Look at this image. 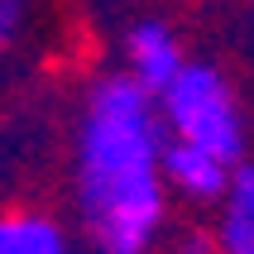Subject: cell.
<instances>
[{
    "label": "cell",
    "instance_id": "6da1fadb",
    "mask_svg": "<svg viewBox=\"0 0 254 254\" xmlns=\"http://www.w3.org/2000/svg\"><path fill=\"white\" fill-rule=\"evenodd\" d=\"M163 139L154 91L129 72H101L86 86L77 149H72V192L77 221L96 254H149L168 226V183H163Z\"/></svg>",
    "mask_w": 254,
    "mask_h": 254
},
{
    "label": "cell",
    "instance_id": "7a4b0ae2",
    "mask_svg": "<svg viewBox=\"0 0 254 254\" xmlns=\"http://www.w3.org/2000/svg\"><path fill=\"white\" fill-rule=\"evenodd\" d=\"M154 101L168 139L201 144V149L221 154L226 163H245V106L235 96V82L221 67L187 58L183 72Z\"/></svg>",
    "mask_w": 254,
    "mask_h": 254
},
{
    "label": "cell",
    "instance_id": "3957f363",
    "mask_svg": "<svg viewBox=\"0 0 254 254\" xmlns=\"http://www.w3.org/2000/svg\"><path fill=\"white\" fill-rule=\"evenodd\" d=\"M230 173H235V163H226L221 154L201 149V144L163 139V183H168V192H178L183 201L216 206L221 192L230 187Z\"/></svg>",
    "mask_w": 254,
    "mask_h": 254
},
{
    "label": "cell",
    "instance_id": "277c9868",
    "mask_svg": "<svg viewBox=\"0 0 254 254\" xmlns=\"http://www.w3.org/2000/svg\"><path fill=\"white\" fill-rule=\"evenodd\" d=\"M187 63V48L183 39L173 34V24H163V19H139V24H129L125 34V67L134 82L144 86V91H163V86L183 72Z\"/></svg>",
    "mask_w": 254,
    "mask_h": 254
},
{
    "label": "cell",
    "instance_id": "5b68a950",
    "mask_svg": "<svg viewBox=\"0 0 254 254\" xmlns=\"http://www.w3.org/2000/svg\"><path fill=\"white\" fill-rule=\"evenodd\" d=\"M211 235L221 254H254V163H235L230 187L216 201Z\"/></svg>",
    "mask_w": 254,
    "mask_h": 254
},
{
    "label": "cell",
    "instance_id": "8992f818",
    "mask_svg": "<svg viewBox=\"0 0 254 254\" xmlns=\"http://www.w3.org/2000/svg\"><path fill=\"white\" fill-rule=\"evenodd\" d=\"M0 254H72V240L48 211L10 206L0 211Z\"/></svg>",
    "mask_w": 254,
    "mask_h": 254
},
{
    "label": "cell",
    "instance_id": "52a82bcc",
    "mask_svg": "<svg viewBox=\"0 0 254 254\" xmlns=\"http://www.w3.org/2000/svg\"><path fill=\"white\" fill-rule=\"evenodd\" d=\"M24 29V0H0V53L19 39Z\"/></svg>",
    "mask_w": 254,
    "mask_h": 254
},
{
    "label": "cell",
    "instance_id": "ba28073f",
    "mask_svg": "<svg viewBox=\"0 0 254 254\" xmlns=\"http://www.w3.org/2000/svg\"><path fill=\"white\" fill-rule=\"evenodd\" d=\"M168 254H221V250H216V235H211V230H183V235L173 240Z\"/></svg>",
    "mask_w": 254,
    "mask_h": 254
}]
</instances>
